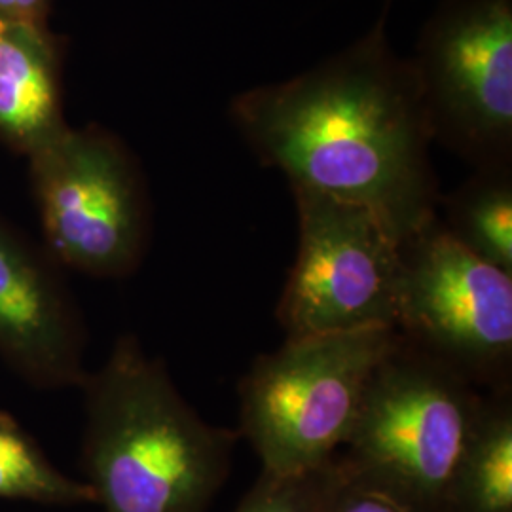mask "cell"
Returning a JSON list of instances; mask_svg holds the SVG:
<instances>
[{
  "mask_svg": "<svg viewBox=\"0 0 512 512\" xmlns=\"http://www.w3.org/2000/svg\"><path fill=\"white\" fill-rule=\"evenodd\" d=\"M230 122L291 186L365 207L401 243L437 219L433 135L412 63L387 37V12L306 73L238 93Z\"/></svg>",
  "mask_w": 512,
  "mask_h": 512,
  "instance_id": "obj_1",
  "label": "cell"
},
{
  "mask_svg": "<svg viewBox=\"0 0 512 512\" xmlns=\"http://www.w3.org/2000/svg\"><path fill=\"white\" fill-rule=\"evenodd\" d=\"M82 469L105 512H207L232 471L238 429L203 420L135 334L80 385Z\"/></svg>",
  "mask_w": 512,
  "mask_h": 512,
  "instance_id": "obj_2",
  "label": "cell"
},
{
  "mask_svg": "<svg viewBox=\"0 0 512 512\" xmlns=\"http://www.w3.org/2000/svg\"><path fill=\"white\" fill-rule=\"evenodd\" d=\"M399 342L391 327L287 338L239 382V437L264 471L321 467L349 439L366 387Z\"/></svg>",
  "mask_w": 512,
  "mask_h": 512,
  "instance_id": "obj_3",
  "label": "cell"
},
{
  "mask_svg": "<svg viewBox=\"0 0 512 512\" xmlns=\"http://www.w3.org/2000/svg\"><path fill=\"white\" fill-rule=\"evenodd\" d=\"M482 391L399 336L366 387L338 461L346 475L416 512H446Z\"/></svg>",
  "mask_w": 512,
  "mask_h": 512,
  "instance_id": "obj_4",
  "label": "cell"
},
{
  "mask_svg": "<svg viewBox=\"0 0 512 512\" xmlns=\"http://www.w3.org/2000/svg\"><path fill=\"white\" fill-rule=\"evenodd\" d=\"M395 330L482 393L512 389V275L431 220L401 243Z\"/></svg>",
  "mask_w": 512,
  "mask_h": 512,
  "instance_id": "obj_5",
  "label": "cell"
},
{
  "mask_svg": "<svg viewBox=\"0 0 512 512\" xmlns=\"http://www.w3.org/2000/svg\"><path fill=\"white\" fill-rule=\"evenodd\" d=\"M48 255L95 279H124L145 258V186L128 150L101 129L63 128L31 154Z\"/></svg>",
  "mask_w": 512,
  "mask_h": 512,
  "instance_id": "obj_6",
  "label": "cell"
},
{
  "mask_svg": "<svg viewBox=\"0 0 512 512\" xmlns=\"http://www.w3.org/2000/svg\"><path fill=\"white\" fill-rule=\"evenodd\" d=\"M408 59L433 143L475 169L512 165V0H442Z\"/></svg>",
  "mask_w": 512,
  "mask_h": 512,
  "instance_id": "obj_7",
  "label": "cell"
},
{
  "mask_svg": "<svg viewBox=\"0 0 512 512\" xmlns=\"http://www.w3.org/2000/svg\"><path fill=\"white\" fill-rule=\"evenodd\" d=\"M298 251L275 317L287 338L395 329L401 241L365 207L291 186Z\"/></svg>",
  "mask_w": 512,
  "mask_h": 512,
  "instance_id": "obj_8",
  "label": "cell"
},
{
  "mask_svg": "<svg viewBox=\"0 0 512 512\" xmlns=\"http://www.w3.org/2000/svg\"><path fill=\"white\" fill-rule=\"evenodd\" d=\"M86 330L50 255L0 219V359L37 389L80 387Z\"/></svg>",
  "mask_w": 512,
  "mask_h": 512,
  "instance_id": "obj_9",
  "label": "cell"
},
{
  "mask_svg": "<svg viewBox=\"0 0 512 512\" xmlns=\"http://www.w3.org/2000/svg\"><path fill=\"white\" fill-rule=\"evenodd\" d=\"M63 128L44 31L10 25L0 42V135L31 154Z\"/></svg>",
  "mask_w": 512,
  "mask_h": 512,
  "instance_id": "obj_10",
  "label": "cell"
},
{
  "mask_svg": "<svg viewBox=\"0 0 512 512\" xmlns=\"http://www.w3.org/2000/svg\"><path fill=\"white\" fill-rule=\"evenodd\" d=\"M446 512H512V389L482 395L450 480Z\"/></svg>",
  "mask_w": 512,
  "mask_h": 512,
  "instance_id": "obj_11",
  "label": "cell"
},
{
  "mask_svg": "<svg viewBox=\"0 0 512 512\" xmlns=\"http://www.w3.org/2000/svg\"><path fill=\"white\" fill-rule=\"evenodd\" d=\"M437 219L469 253L512 275V165L475 169L440 196Z\"/></svg>",
  "mask_w": 512,
  "mask_h": 512,
  "instance_id": "obj_12",
  "label": "cell"
},
{
  "mask_svg": "<svg viewBox=\"0 0 512 512\" xmlns=\"http://www.w3.org/2000/svg\"><path fill=\"white\" fill-rule=\"evenodd\" d=\"M0 499L76 507L95 503L88 482L59 471L38 440L0 410Z\"/></svg>",
  "mask_w": 512,
  "mask_h": 512,
  "instance_id": "obj_13",
  "label": "cell"
},
{
  "mask_svg": "<svg viewBox=\"0 0 512 512\" xmlns=\"http://www.w3.org/2000/svg\"><path fill=\"white\" fill-rule=\"evenodd\" d=\"M340 476L342 467L336 458L287 475L262 469L234 512H325Z\"/></svg>",
  "mask_w": 512,
  "mask_h": 512,
  "instance_id": "obj_14",
  "label": "cell"
},
{
  "mask_svg": "<svg viewBox=\"0 0 512 512\" xmlns=\"http://www.w3.org/2000/svg\"><path fill=\"white\" fill-rule=\"evenodd\" d=\"M338 459V458H336ZM340 463V461H338ZM342 467V465H340ZM325 512H416L408 509L403 503L374 490L363 482L351 478L344 473L330 495L329 505Z\"/></svg>",
  "mask_w": 512,
  "mask_h": 512,
  "instance_id": "obj_15",
  "label": "cell"
},
{
  "mask_svg": "<svg viewBox=\"0 0 512 512\" xmlns=\"http://www.w3.org/2000/svg\"><path fill=\"white\" fill-rule=\"evenodd\" d=\"M48 0H0V18L10 25L44 31V14Z\"/></svg>",
  "mask_w": 512,
  "mask_h": 512,
  "instance_id": "obj_16",
  "label": "cell"
},
{
  "mask_svg": "<svg viewBox=\"0 0 512 512\" xmlns=\"http://www.w3.org/2000/svg\"><path fill=\"white\" fill-rule=\"evenodd\" d=\"M10 29V23L6 21V19L0 18V42H2V38L6 35V31Z\"/></svg>",
  "mask_w": 512,
  "mask_h": 512,
  "instance_id": "obj_17",
  "label": "cell"
}]
</instances>
